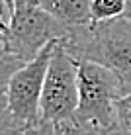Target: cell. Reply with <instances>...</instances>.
Wrapping results in <instances>:
<instances>
[{
    "mask_svg": "<svg viewBox=\"0 0 131 135\" xmlns=\"http://www.w3.org/2000/svg\"><path fill=\"white\" fill-rule=\"evenodd\" d=\"M76 61H94L115 73L121 94L131 92V20L125 16L110 22H92L71 27L59 39Z\"/></svg>",
    "mask_w": 131,
    "mask_h": 135,
    "instance_id": "1",
    "label": "cell"
},
{
    "mask_svg": "<svg viewBox=\"0 0 131 135\" xmlns=\"http://www.w3.org/2000/svg\"><path fill=\"white\" fill-rule=\"evenodd\" d=\"M78 67L80 63L65 51L57 39L41 94V119L55 123L57 127L76 125Z\"/></svg>",
    "mask_w": 131,
    "mask_h": 135,
    "instance_id": "3",
    "label": "cell"
},
{
    "mask_svg": "<svg viewBox=\"0 0 131 135\" xmlns=\"http://www.w3.org/2000/svg\"><path fill=\"white\" fill-rule=\"evenodd\" d=\"M90 4L92 0H41L39 6L51 12L69 27H80L92 24Z\"/></svg>",
    "mask_w": 131,
    "mask_h": 135,
    "instance_id": "6",
    "label": "cell"
},
{
    "mask_svg": "<svg viewBox=\"0 0 131 135\" xmlns=\"http://www.w3.org/2000/svg\"><path fill=\"white\" fill-rule=\"evenodd\" d=\"M26 135H65V131L61 127H57L55 123L45 122V119H39L35 125L27 127Z\"/></svg>",
    "mask_w": 131,
    "mask_h": 135,
    "instance_id": "11",
    "label": "cell"
},
{
    "mask_svg": "<svg viewBox=\"0 0 131 135\" xmlns=\"http://www.w3.org/2000/svg\"><path fill=\"white\" fill-rule=\"evenodd\" d=\"M27 127L16 119L10 110L8 94L0 90V135H26Z\"/></svg>",
    "mask_w": 131,
    "mask_h": 135,
    "instance_id": "9",
    "label": "cell"
},
{
    "mask_svg": "<svg viewBox=\"0 0 131 135\" xmlns=\"http://www.w3.org/2000/svg\"><path fill=\"white\" fill-rule=\"evenodd\" d=\"M55 45L57 39L47 43L37 57L27 61L22 69H18L6 88L12 114L26 127H31L41 119V94H43L45 76H47Z\"/></svg>",
    "mask_w": 131,
    "mask_h": 135,
    "instance_id": "5",
    "label": "cell"
},
{
    "mask_svg": "<svg viewBox=\"0 0 131 135\" xmlns=\"http://www.w3.org/2000/svg\"><path fill=\"white\" fill-rule=\"evenodd\" d=\"M24 65H26V61L10 47L6 37L0 35V90L2 92H6L8 84H10V78Z\"/></svg>",
    "mask_w": 131,
    "mask_h": 135,
    "instance_id": "7",
    "label": "cell"
},
{
    "mask_svg": "<svg viewBox=\"0 0 131 135\" xmlns=\"http://www.w3.org/2000/svg\"><path fill=\"white\" fill-rule=\"evenodd\" d=\"M12 14L14 8L8 4V0H0V35L6 37L12 26Z\"/></svg>",
    "mask_w": 131,
    "mask_h": 135,
    "instance_id": "12",
    "label": "cell"
},
{
    "mask_svg": "<svg viewBox=\"0 0 131 135\" xmlns=\"http://www.w3.org/2000/svg\"><path fill=\"white\" fill-rule=\"evenodd\" d=\"M67 24L55 18L45 8L30 4L27 0H16L12 14V26L6 39L10 47L27 63L41 53V49L55 39H63L69 33Z\"/></svg>",
    "mask_w": 131,
    "mask_h": 135,
    "instance_id": "4",
    "label": "cell"
},
{
    "mask_svg": "<svg viewBox=\"0 0 131 135\" xmlns=\"http://www.w3.org/2000/svg\"><path fill=\"white\" fill-rule=\"evenodd\" d=\"M125 18L131 20V0H127V12H125Z\"/></svg>",
    "mask_w": 131,
    "mask_h": 135,
    "instance_id": "14",
    "label": "cell"
},
{
    "mask_svg": "<svg viewBox=\"0 0 131 135\" xmlns=\"http://www.w3.org/2000/svg\"><path fill=\"white\" fill-rule=\"evenodd\" d=\"M78 108L76 125L114 131L115 100L121 94L114 71L94 61H78Z\"/></svg>",
    "mask_w": 131,
    "mask_h": 135,
    "instance_id": "2",
    "label": "cell"
},
{
    "mask_svg": "<svg viewBox=\"0 0 131 135\" xmlns=\"http://www.w3.org/2000/svg\"><path fill=\"white\" fill-rule=\"evenodd\" d=\"M115 135H131V92L119 94L115 100Z\"/></svg>",
    "mask_w": 131,
    "mask_h": 135,
    "instance_id": "10",
    "label": "cell"
},
{
    "mask_svg": "<svg viewBox=\"0 0 131 135\" xmlns=\"http://www.w3.org/2000/svg\"><path fill=\"white\" fill-rule=\"evenodd\" d=\"M14 2H16V0H8V4H10L12 8H14Z\"/></svg>",
    "mask_w": 131,
    "mask_h": 135,
    "instance_id": "16",
    "label": "cell"
},
{
    "mask_svg": "<svg viewBox=\"0 0 131 135\" xmlns=\"http://www.w3.org/2000/svg\"><path fill=\"white\" fill-rule=\"evenodd\" d=\"M125 12H127V0H92L90 4L92 22H110L125 16Z\"/></svg>",
    "mask_w": 131,
    "mask_h": 135,
    "instance_id": "8",
    "label": "cell"
},
{
    "mask_svg": "<svg viewBox=\"0 0 131 135\" xmlns=\"http://www.w3.org/2000/svg\"><path fill=\"white\" fill-rule=\"evenodd\" d=\"M65 135H115L114 131H104L96 127H84V125H72V127H61Z\"/></svg>",
    "mask_w": 131,
    "mask_h": 135,
    "instance_id": "13",
    "label": "cell"
},
{
    "mask_svg": "<svg viewBox=\"0 0 131 135\" xmlns=\"http://www.w3.org/2000/svg\"><path fill=\"white\" fill-rule=\"evenodd\" d=\"M27 2H30V4H35V6H39V2H41V0H27Z\"/></svg>",
    "mask_w": 131,
    "mask_h": 135,
    "instance_id": "15",
    "label": "cell"
}]
</instances>
